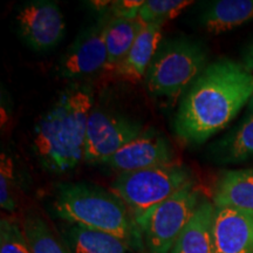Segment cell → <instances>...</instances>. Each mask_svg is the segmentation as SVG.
<instances>
[{
	"instance_id": "6da1fadb",
	"label": "cell",
	"mask_w": 253,
	"mask_h": 253,
	"mask_svg": "<svg viewBox=\"0 0 253 253\" xmlns=\"http://www.w3.org/2000/svg\"><path fill=\"white\" fill-rule=\"evenodd\" d=\"M253 97V73L243 63H209L179 103L175 132L182 143L202 144L224 129Z\"/></svg>"
},
{
	"instance_id": "7a4b0ae2",
	"label": "cell",
	"mask_w": 253,
	"mask_h": 253,
	"mask_svg": "<svg viewBox=\"0 0 253 253\" xmlns=\"http://www.w3.org/2000/svg\"><path fill=\"white\" fill-rule=\"evenodd\" d=\"M93 107L91 88L74 84L63 90L38 120L33 149L46 170L62 175L84 161L87 123Z\"/></svg>"
},
{
	"instance_id": "3957f363",
	"label": "cell",
	"mask_w": 253,
	"mask_h": 253,
	"mask_svg": "<svg viewBox=\"0 0 253 253\" xmlns=\"http://www.w3.org/2000/svg\"><path fill=\"white\" fill-rule=\"evenodd\" d=\"M52 207L56 216L69 224L102 231L136 251L144 250L135 217L112 191L88 183L61 184L55 190Z\"/></svg>"
},
{
	"instance_id": "277c9868",
	"label": "cell",
	"mask_w": 253,
	"mask_h": 253,
	"mask_svg": "<svg viewBox=\"0 0 253 253\" xmlns=\"http://www.w3.org/2000/svg\"><path fill=\"white\" fill-rule=\"evenodd\" d=\"M208 65V52L199 41L186 37L162 40L145 74V84L155 96L176 102Z\"/></svg>"
},
{
	"instance_id": "5b68a950",
	"label": "cell",
	"mask_w": 253,
	"mask_h": 253,
	"mask_svg": "<svg viewBox=\"0 0 253 253\" xmlns=\"http://www.w3.org/2000/svg\"><path fill=\"white\" fill-rule=\"evenodd\" d=\"M191 183H194L191 170L184 164L175 162L120 173L110 185V191L121 199L136 218Z\"/></svg>"
},
{
	"instance_id": "8992f818",
	"label": "cell",
	"mask_w": 253,
	"mask_h": 253,
	"mask_svg": "<svg viewBox=\"0 0 253 253\" xmlns=\"http://www.w3.org/2000/svg\"><path fill=\"white\" fill-rule=\"evenodd\" d=\"M201 194L195 182L136 217L142 244L147 253H171L183 230L201 204Z\"/></svg>"
},
{
	"instance_id": "52a82bcc",
	"label": "cell",
	"mask_w": 253,
	"mask_h": 253,
	"mask_svg": "<svg viewBox=\"0 0 253 253\" xmlns=\"http://www.w3.org/2000/svg\"><path fill=\"white\" fill-rule=\"evenodd\" d=\"M142 131L136 120L94 106L88 118L84 161L102 164Z\"/></svg>"
},
{
	"instance_id": "ba28073f",
	"label": "cell",
	"mask_w": 253,
	"mask_h": 253,
	"mask_svg": "<svg viewBox=\"0 0 253 253\" xmlns=\"http://www.w3.org/2000/svg\"><path fill=\"white\" fill-rule=\"evenodd\" d=\"M110 18L109 12L104 13L73 41L59 62L58 72L62 78H84L104 69L108 58L106 38Z\"/></svg>"
},
{
	"instance_id": "9c48e42d",
	"label": "cell",
	"mask_w": 253,
	"mask_h": 253,
	"mask_svg": "<svg viewBox=\"0 0 253 253\" xmlns=\"http://www.w3.org/2000/svg\"><path fill=\"white\" fill-rule=\"evenodd\" d=\"M175 162V150L166 135L155 128H148L102 164L123 173Z\"/></svg>"
},
{
	"instance_id": "30bf717a",
	"label": "cell",
	"mask_w": 253,
	"mask_h": 253,
	"mask_svg": "<svg viewBox=\"0 0 253 253\" xmlns=\"http://www.w3.org/2000/svg\"><path fill=\"white\" fill-rule=\"evenodd\" d=\"M17 23L25 42L37 52L55 47L66 33V21L54 1H31L19 11Z\"/></svg>"
},
{
	"instance_id": "8fae6325",
	"label": "cell",
	"mask_w": 253,
	"mask_h": 253,
	"mask_svg": "<svg viewBox=\"0 0 253 253\" xmlns=\"http://www.w3.org/2000/svg\"><path fill=\"white\" fill-rule=\"evenodd\" d=\"M214 208L216 253H253V211Z\"/></svg>"
},
{
	"instance_id": "7c38bea8",
	"label": "cell",
	"mask_w": 253,
	"mask_h": 253,
	"mask_svg": "<svg viewBox=\"0 0 253 253\" xmlns=\"http://www.w3.org/2000/svg\"><path fill=\"white\" fill-rule=\"evenodd\" d=\"M162 26L160 24L144 25L129 50L128 55L114 72L120 80L138 82L145 78L155 53L162 41Z\"/></svg>"
},
{
	"instance_id": "4fadbf2b",
	"label": "cell",
	"mask_w": 253,
	"mask_h": 253,
	"mask_svg": "<svg viewBox=\"0 0 253 253\" xmlns=\"http://www.w3.org/2000/svg\"><path fill=\"white\" fill-rule=\"evenodd\" d=\"M214 210L213 203L201 202L171 253H216L213 238Z\"/></svg>"
},
{
	"instance_id": "5bb4252c",
	"label": "cell",
	"mask_w": 253,
	"mask_h": 253,
	"mask_svg": "<svg viewBox=\"0 0 253 253\" xmlns=\"http://www.w3.org/2000/svg\"><path fill=\"white\" fill-rule=\"evenodd\" d=\"M211 156L221 164L253 160V97L242 122L211 148Z\"/></svg>"
},
{
	"instance_id": "9a60e30c",
	"label": "cell",
	"mask_w": 253,
	"mask_h": 253,
	"mask_svg": "<svg viewBox=\"0 0 253 253\" xmlns=\"http://www.w3.org/2000/svg\"><path fill=\"white\" fill-rule=\"evenodd\" d=\"M213 204L253 211V168L223 172L214 189Z\"/></svg>"
},
{
	"instance_id": "2e32d148",
	"label": "cell",
	"mask_w": 253,
	"mask_h": 253,
	"mask_svg": "<svg viewBox=\"0 0 253 253\" xmlns=\"http://www.w3.org/2000/svg\"><path fill=\"white\" fill-rule=\"evenodd\" d=\"M253 19V0H218L202 15V25L211 34L235 30Z\"/></svg>"
},
{
	"instance_id": "e0dca14e",
	"label": "cell",
	"mask_w": 253,
	"mask_h": 253,
	"mask_svg": "<svg viewBox=\"0 0 253 253\" xmlns=\"http://www.w3.org/2000/svg\"><path fill=\"white\" fill-rule=\"evenodd\" d=\"M143 27L144 24L141 23L138 19L126 20V19L110 18L106 38L108 58L103 71L113 73L116 71V68L128 55L129 50Z\"/></svg>"
},
{
	"instance_id": "ac0fdd59",
	"label": "cell",
	"mask_w": 253,
	"mask_h": 253,
	"mask_svg": "<svg viewBox=\"0 0 253 253\" xmlns=\"http://www.w3.org/2000/svg\"><path fill=\"white\" fill-rule=\"evenodd\" d=\"M66 239L72 253H128L130 249L118 237L77 224H69Z\"/></svg>"
},
{
	"instance_id": "d6986e66",
	"label": "cell",
	"mask_w": 253,
	"mask_h": 253,
	"mask_svg": "<svg viewBox=\"0 0 253 253\" xmlns=\"http://www.w3.org/2000/svg\"><path fill=\"white\" fill-rule=\"evenodd\" d=\"M23 232L32 253H68L47 225L36 213H28L23 221Z\"/></svg>"
},
{
	"instance_id": "ffe728a7",
	"label": "cell",
	"mask_w": 253,
	"mask_h": 253,
	"mask_svg": "<svg viewBox=\"0 0 253 253\" xmlns=\"http://www.w3.org/2000/svg\"><path fill=\"white\" fill-rule=\"evenodd\" d=\"M192 4L190 0H144L138 12V20L144 25H163Z\"/></svg>"
},
{
	"instance_id": "44dd1931",
	"label": "cell",
	"mask_w": 253,
	"mask_h": 253,
	"mask_svg": "<svg viewBox=\"0 0 253 253\" xmlns=\"http://www.w3.org/2000/svg\"><path fill=\"white\" fill-rule=\"evenodd\" d=\"M0 253H32L23 227L11 218L0 221Z\"/></svg>"
},
{
	"instance_id": "7402d4cb",
	"label": "cell",
	"mask_w": 253,
	"mask_h": 253,
	"mask_svg": "<svg viewBox=\"0 0 253 253\" xmlns=\"http://www.w3.org/2000/svg\"><path fill=\"white\" fill-rule=\"evenodd\" d=\"M0 205L2 210L14 212L17 202L14 198V176L12 161L1 155V167H0Z\"/></svg>"
},
{
	"instance_id": "603a6c76",
	"label": "cell",
	"mask_w": 253,
	"mask_h": 253,
	"mask_svg": "<svg viewBox=\"0 0 253 253\" xmlns=\"http://www.w3.org/2000/svg\"><path fill=\"white\" fill-rule=\"evenodd\" d=\"M144 0H118L112 1L108 8L109 14L116 19H126V20H136L138 19V12Z\"/></svg>"
},
{
	"instance_id": "cb8c5ba5",
	"label": "cell",
	"mask_w": 253,
	"mask_h": 253,
	"mask_svg": "<svg viewBox=\"0 0 253 253\" xmlns=\"http://www.w3.org/2000/svg\"><path fill=\"white\" fill-rule=\"evenodd\" d=\"M243 65H244L249 71H251L253 73V42L248 47V49H246Z\"/></svg>"
}]
</instances>
